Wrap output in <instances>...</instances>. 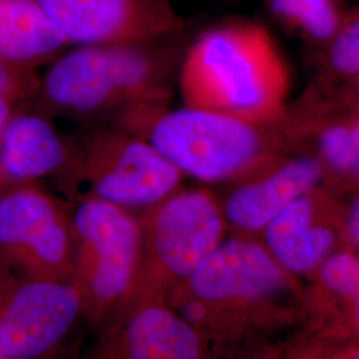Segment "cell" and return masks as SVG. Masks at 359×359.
I'll return each mask as SVG.
<instances>
[{
	"instance_id": "cell-13",
	"label": "cell",
	"mask_w": 359,
	"mask_h": 359,
	"mask_svg": "<svg viewBox=\"0 0 359 359\" xmlns=\"http://www.w3.org/2000/svg\"><path fill=\"white\" fill-rule=\"evenodd\" d=\"M68 152L69 137L60 133L48 116L19 107L0 145V176L6 189L55 177L65 167Z\"/></svg>"
},
{
	"instance_id": "cell-18",
	"label": "cell",
	"mask_w": 359,
	"mask_h": 359,
	"mask_svg": "<svg viewBox=\"0 0 359 359\" xmlns=\"http://www.w3.org/2000/svg\"><path fill=\"white\" fill-rule=\"evenodd\" d=\"M318 51L316 81L333 86L359 77V6L347 10L333 39Z\"/></svg>"
},
{
	"instance_id": "cell-21",
	"label": "cell",
	"mask_w": 359,
	"mask_h": 359,
	"mask_svg": "<svg viewBox=\"0 0 359 359\" xmlns=\"http://www.w3.org/2000/svg\"><path fill=\"white\" fill-rule=\"evenodd\" d=\"M325 86L330 87L337 95H339L344 100H346L347 103L359 107V77L339 83V84H333V86L325 84Z\"/></svg>"
},
{
	"instance_id": "cell-17",
	"label": "cell",
	"mask_w": 359,
	"mask_h": 359,
	"mask_svg": "<svg viewBox=\"0 0 359 359\" xmlns=\"http://www.w3.org/2000/svg\"><path fill=\"white\" fill-rule=\"evenodd\" d=\"M271 15L318 50L341 26L347 10L342 0H266Z\"/></svg>"
},
{
	"instance_id": "cell-10",
	"label": "cell",
	"mask_w": 359,
	"mask_h": 359,
	"mask_svg": "<svg viewBox=\"0 0 359 359\" xmlns=\"http://www.w3.org/2000/svg\"><path fill=\"white\" fill-rule=\"evenodd\" d=\"M80 309L65 283L31 281L18 287L0 313V337L10 359H38L69 330Z\"/></svg>"
},
{
	"instance_id": "cell-22",
	"label": "cell",
	"mask_w": 359,
	"mask_h": 359,
	"mask_svg": "<svg viewBox=\"0 0 359 359\" xmlns=\"http://www.w3.org/2000/svg\"><path fill=\"white\" fill-rule=\"evenodd\" d=\"M19 107H22V105H19L11 99L0 95V145H1L4 130H6V127L8 124V120ZM4 191H7V189H6V185H4L1 176H0V193H3Z\"/></svg>"
},
{
	"instance_id": "cell-8",
	"label": "cell",
	"mask_w": 359,
	"mask_h": 359,
	"mask_svg": "<svg viewBox=\"0 0 359 359\" xmlns=\"http://www.w3.org/2000/svg\"><path fill=\"white\" fill-rule=\"evenodd\" d=\"M72 231L92 264L95 294L111 301L132 281L142 250L140 224L124 208L100 201H79Z\"/></svg>"
},
{
	"instance_id": "cell-4",
	"label": "cell",
	"mask_w": 359,
	"mask_h": 359,
	"mask_svg": "<svg viewBox=\"0 0 359 359\" xmlns=\"http://www.w3.org/2000/svg\"><path fill=\"white\" fill-rule=\"evenodd\" d=\"M55 179L79 201L147 209L176 192L184 175L142 136L102 124L69 136L68 158Z\"/></svg>"
},
{
	"instance_id": "cell-9",
	"label": "cell",
	"mask_w": 359,
	"mask_h": 359,
	"mask_svg": "<svg viewBox=\"0 0 359 359\" xmlns=\"http://www.w3.org/2000/svg\"><path fill=\"white\" fill-rule=\"evenodd\" d=\"M71 249L65 216L51 197L31 185L0 193V255L28 266L63 265Z\"/></svg>"
},
{
	"instance_id": "cell-24",
	"label": "cell",
	"mask_w": 359,
	"mask_h": 359,
	"mask_svg": "<svg viewBox=\"0 0 359 359\" xmlns=\"http://www.w3.org/2000/svg\"><path fill=\"white\" fill-rule=\"evenodd\" d=\"M0 359H10L7 351H6V347L3 345V341H1V337H0Z\"/></svg>"
},
{
	"instance_id": "cell-23",
	"label": "cell",
	"mask_w": 359,
	"mask_h": 359,
	"mask_svg": "<svg viewBox=\"0 0 359 359\" xmlns=\"http://www.w3.org/2000/svg\"><path fill=\"white\" fill-rule=\"evenodd\" d=\"M184 317L185 321L196 322L204 317V308L198 302H191L185 305L184 309Z\"/></svg>"
},
{
	"instance_id": "cell-26",
	"label": "cell",
	"mask_w": 359,
	"mask_h": 359,
	"mask_svg": "<svg viewBox=\"0 0 359 359\" xmlns=\"http://www.w3.org/2000/svg\"><path fill=\"white\" fill-rule=\"evenodd\" d=\"M355 359H359V354H358V355H357V358H355Z\"/></svg>"
},
{
	"instance_id": "cell-11",
	"label": "cell",
	"mask_w": 359,
	"mask_h": 359,
	"mask_svg": "<svg viewBox=\"0 0 359 359\" xmlns=\"http://www.w3.org/2000/svg\"><path fill=\"white\" fill-rule=\"evenodd\" d=\"M321 184L323 169L317 158L289 152L240 180L226 197L222 212L225 219L240 231H264L283 208Z\"/></svg>"
},
{
	"instance_id": "cell-1",
	"label": "cell",
	"mask_w": 359,
	"mask_h": 359,
	"mask_svg": "<svg viewBox=\"0 0 359 359\" xmlns=\"http://www.w3.org/2000/svg\"><path fill=\"white\" fill-rule=\"evenodd\" d=\"M184 105L271 124L283 118L290 71L274 39L255 23H229L203 34L180 67Z\"/></svg>"
},
{
	"instance_id": "cell-20",
	"label": "cell",
	"mask_w": 359,
	"mask_h": 359,
	"mask_svg": "<svg viewBox=\"0 0 359 359\" xmlns=\"http://www.w3.org/2000/svg\"><path fill=\"white\" fill-rule=\"evenodd\" d=\"M38 84L32 69L11 65L0 56V95L22 105L35 97Z\"/></svg>"
},
{
	"instance_id": "cell-25",
	"label": "cell",
	"mask_w": 359,
	"mask_h": 359,
	"mask_svg": "<svg viewBox=\"0 0 359 359\" xmlns=\"http://www.w3.org/2000/svg\"><path fill=\"white\" fill-rule=\"evenodd\" d=\"M355 298H357V317H358V321H359V293H358V295H357V297H355Z\"/></svg>"
},
{
	"instance_id": "cell-19",
	"label": "cell",
	"mask_w": 359,
	"mask_h": 359,
	"mask_svg": "<svg viewBox=\"0 0 359 359\" xmlns=\"http://www.w3.org/2000/svg\"><path fill=\"white\" fill-rule=\"evenodd\" d=\"M322 280L329 287L344 295L359 293V259L348 253L327 257L321 270Z\"/></svg>"
},
{
	"instance_id": "cell-3",
	"label": "cell",
	"mask_w": 359,
	"mask_h": 359,
	"mask_svg": "<svg viewBox=\"0 0 359 359\" xmlns=\"http://www.w3.org/2000/svg\"><path fill=\"white\" fill-rule=\"evenodd\" d=\"M142 136L184 176L240 181L289 154L283 118L264 124L192 107L140 108L117 124Z\"/></svg>"
},
{
	"instance_id": "cell-6",
	"label": "cell",
	"mask_w": 359,
	"mask_h": 359,
	"mask_svg": "<svg viewBox=\"0 0 359 359\" xmlns=\"http://www.w3.org/2000/svg\"><path fill=\"white\" fill-rule=\"evenodd\" d=\"M142 236L154 262L177 277H189L222 241L225 216L204 189L176 191L147 208Z\"/></svg>"
},
{
	"instance_id": "cell-2",
	"label": "cell",
	"mask_w": 359,
	"mask_h": 359,
	"mask_svg": "<svg viewBox=\"0 0 359 359\" xmlns=\"http://www.w3.org/2000/svg\"><path fill=\"white\" fill-rule=\"evenodd\" d=\"M169 59L137 43L80 46L55 59L34 99L39 111L81 124H117L140 108L165 105L172 96Z\"/></svg>"
},
{
	"instance_id": "cell-12",
	"label": "cell",
	"mask_w": 359,
	"mask_h": 359,
	"mask_svg": "<svg viewBox=\"0 0 359 359\" xmlns=\"http://www.w3.org/2000/svg\"><path fill=\"white\" fill-rule=\"evenodd\" d=\"M283 283L281 266L268 248L244 238L221 241L189 274L193 293L208 301L262 297Z\"/></svg>"
},
{
	"instance_id": "cell-16",
	"label": "cell",
	"mask_w": 359,
	"mask_h": 359,
	"mask_svg": "<svg viewBox=\"0 0 359 359\" xmlns=\"http://www.w3.org/2000/svg\"><path fill=\"white\" fill-rule=\"evenodd\" d=\"M127 359H200V342L188 321L149 306L129 322Z\"/></svg>"
},
{
	"instance_id": "cell-15",
	"label": "cell",
	"mask_w": 359,
	"mask_h": 359,
	"mask_svg": "<svg viewBox=\"0 0 359 359\" xmlns=\"http://www.w3.org/2000/svg\"><path fill=\"white\" fill-rule=\"evenodd\" d=\"M38 0H0V56L32 69L68 46Z\"/></svg>"
},
{
	"instance_id": "cell-7",
	"label": "cell",
	"mask_w": 359,
	"mask_h": 359,
	"mask_svg": "<svg viewBox=\"0 0 359 359\" xmlns=\"http://www.w3.org/2000/svg\"><path fill=\"white\" fill-rule=\"evenodd\" d=\"M67 40L80 46L137 43L176 29L161 0H38Z\"/></svg>"
},
{
	"instance_id": "cell-14",
	"label": "cell",
	"mask_w": 359,
	"mask_h": 359,
	"mask_svg": "<svg viewBox=\"0 0 359 359\" xmlns=\"http://www.w3.org/2000/svg\"><path fill=\"white\" fill-rule=\"evenodd\" d=\"M318 189L295 198L264 229L268 250L289 270L313 269L329 256L335 244V231L317 218Z\"/></svg>"
},
{
	"instance_id": "cell-5",
	"label": "cell",
	"mask_w": 359,
	"mask_h": 359,
	"mask_svg": "<svg viewBox=\"0 0 359 359\" xmlns=\"http://www.w3.org/2000/svg\"><path fill=\"white\" fill-rule=\"evenodd\" d=\"M290 152L308 154L323 169V182L359 187V107L314 83L283 117Z\"/></svg>"
}]
</instances>
